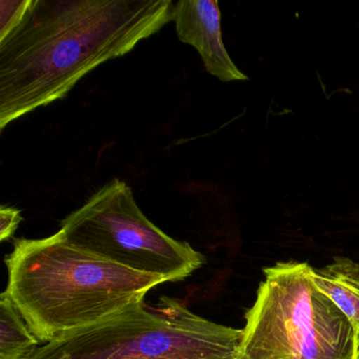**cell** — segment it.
Masks as SVG:
<instances>
[{"mask_svg":"<svg viewBox=\"0 0 359 359\" xmlns=\"http://www.w3.org/2000/svg\"><path fill=\"white\" fill-rule=\"evenodd\" d=\"M172 0H32L0 41V130L173 22Z\"/></svg>","mask_w":359,"mask_h":359,"instance_id":"6da1fadb","label":"cell"},{"mask_svg":"<svg viewBox=\"0 0 359 359\" xmlns=\"http://www.w3.org/2000/svg\"><path fill=\"white\" fill-rule=\"evenodd\" d=\"M6 264V292L43 344L144 302L167 283L81 249L60 230L46 238L16 239Z\"/></svg>","mask_w":359,"mask_h":359,"instance_id":"7a4b0ae2","label":"cell"},{"mask_svg":"<svg viewBox=\"0 0 359 359\" xmlns=\"http://www.w3.org/2000/svg\"><path fill=\"white\" fill-rule=\"evenodd\" d=\"M306 262L264 270L255 302L245 313L241 359H356L350 319L315 285Z\"/></svg>","mask_w":359,"mask_h":359,"instance_id":"3957f363","label":"cell"},{"mask_svg":"<svg viewBox=\"0 0 359 359\" xmlns=\"http://www.w3.org/2000/svg\"><path fill=\"white\" fill-rule=\"evenodd\" d=\"M243 330L218 325L163 296L43 344L32 359H236Z\"/></svg>","mask_w":359,"mask_h":359,"instance_id":"277c9868","label":"cell"},{"mask_svg":"<svg viewBox=\"0 0 359 359\" xmlns=\"http://www.w3.org/2000/svg\"><path fill=\"white\" fill-rule=\"evenodd\" d=\"M60 231L81 249L167 283L184 280L205 264V256L190 243L172 238L148 219L132 189L118 178L69 214Z\"/></svg>","mask_w":359,"mask_h":359,"instance_id":"5b68a950","label":"cell"},{"mask_svg":"<svg viewBox=\"0 0 359 359\" xmlns=\"http://www.w3.org/2000/svg\"><path fill=\"white\" fill-rule=\"evenodd\" d=\"M173 22L180 41L197 50L210 74L224 83L249 79L224 48L216 0H180L174 6Z\"/></svg>","mask_w":359,"mask_h":359,"instance_id":"8992f818","label":"cell"},{"mask_svg":"<svg viewBox=\"0 0 359 359\" xmlns=\"http://www.w3.org/2000/svg\"><path fill=\"white\" fill-rule=\"evenodd\" d=\"M315 285L350 319L359 346V262L336 257L325 268L314 270Z\"/></svg>","mask_w":359,"mask_h":359,"instance_id":"52a82bcc","label":"cell"},{"mask_svg":"<svg viewBox=\"0 0 359 359\" xmlns=\"http://www.w3.org/2000/svg\"><path fill=\"white\" fill-rule=\"evenodd\" d=\"M41 342L7 292L0 295V359H32Z\"/></svg>","mask_w":359,"mask_h":359,"instance_id":"ba28073f","label":"cell"},{"mask_svg":"<svg viewBox=\"0 0 359 359\" xmlns=\"http://www.w3.org/2000/svg\"><path fill=\"white\" fill-rule=\"evenodd\" d=\"M32 0H0V41L24 20Z\"/></svg>","mask_w":359,"mask_h":359,"instance_id":"9c48e42d","label":"cell"},{"mask_svg":"<svg viewBox=\"0 0 359 359\" xmlns=\"http://www.w3.org/2000/svg\"><path fill=\"white\" fill-rule=\"evenodd\" d=\"M22 222V212L15 208L1 205L0 208V241H6L15 234Z\"/></svg>","mask_w":359,"mask_h":359,"instance_id":"30bf717a","label":"cell"},{"mask_svg":"<svg viewBox=\"0 0 359 359\" xmlns=\"http://www.w3.org/2000/svg\"><path fill=\"white\" fill-rule=\"evenodd\" d=\"M356 359H359V346H358V350H357V356Z\"/></svg>","mask_w":359,"mask_h":359,"instance_id":"8fae6325","label":"cell"},{"mask_svg":"<svg viewBox=\"0 0 359 359\" xmlns=\"http://www.w3.org/2000/svg\"><path fill=\"white\" fill-rule=\"evenodd\" d=\"M236 359H241V358H239V356H238V358H236Z\"/></svg>","mask_w":359,"mask_h":359,"instance_id":"7c38bea8","label":"cell"}]
</instances>
